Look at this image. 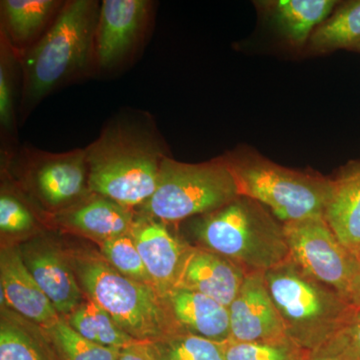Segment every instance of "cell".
I'll use <instances>...</instances> for the list:
<instances>
[{
	"mask_svg": "<svg viewBox=\"0 0 360 360\" xmlns=\"http://www.w3.org/2000/svg\"><path fill=\"white\" fill-rule=\"evenodd\" d=\"M1 310L0 360H58L46 333L37 324Z\"/></svg>",
	"mask_w": 360,
	"mask_h": 360,
	"instance_id": "obj_21",
	"label": "cell"
},
{
	"mask_svg": "<svg viewBox=\"0 0 360 360\" xmlns=\"http://www.w3.org/2000/svg\"><path fill=\"white\" fill-rule=\"evenodd\" d=\"M1 160L4 167L18 172L51 210L63 212L91 193L85 148L54 153L26 146L1 155Z\"/></svg>",
	"mask_w": 360,
	"mask_h": 360,
	"instance_id": "obj_8",
	"label": "cell"
},
{
	"mask_svg": "<svg viewBox=\"0 0 360 360\" xmlns=\"http://www.w3.org/2000/svg\"><path fill=\"white\" fill-rule=\"evenodd\" d=\"M131 234L153 288L167 298L176 288L191 246L172 236L162 222L148 215L134 220Z\"/></svg>",
	"mask_w": 360,
	"mask_h": 360,
	"instance_id": "obj_12",
	"label": "cell"
},
{
	"mask_svg": "<svg viewBox=\"0 0 360 360\" xmlns=\"http://www.w3.org/2000/svg\"><path fill=\"white\" fill-rule=\"evenodd\" d=\"M309 51L326 54L360 47V0L340 2L328 20L315 30L310 37Z\"/></svg>",
	"mask_w": 360,
	"mask_h": 360,
	"instance_id": "obj_22",
	"label": "cell"
},
{
	"mask_svg": "<svg viewBox=\"0 0 360 360\" xmlns=\"http://www.w3.org/2000/svg\"><path fill=\"white\" fill-rule=\"evenodd\" d=\"M65 321L80 335L101 347L122 350L144 343L127 335L105 310L90 298L71 312Z\"/></svg>",
	"mask_w": 360,
	"mask_h": 360,
	"instance_id": "obj_23",
	"label": "cell"
},
{
	"mask_svg": "<svg viewBox=\"0 0 360 360\" xmlns=\"http://www.w3.org/2000/svg\"><path fill=\"white\" fill-rule=\"evenodd\" d=\"M323 217L342 245L360 255V160L348 163L333 179Z\"/></svg>",
	"mask_w": 360,
	"mask_h": 360,
	"instance_id": "obj_17",
	"label": "cell"
},
{
	"mask_svg": "<svg viewBox=\"0 0 360 360\" xmlns=\"http://www.w3.org/2000/svg\"><path fill=\"white\" fill-rule=\"evenodd\" d=\"M58 360H118L122 350L101 347L77 333L65 319L42 328Z\"/></svg>",
	"mask_w": 360,
	"mask_h": 360,
	"instance_id": "obj_25",
	"label": "cell"
},
{
	"mask_svg": "<svg viewBox=\"0 0 360 360\" xmlns=\"http://www.w3.org/2000/svg\"><path fill=\"white\" fill-rule=\"evenodd\" d=\"M238 196L222 156L201 163L180 162L170 156L161 167L155 193L141 206L144 215L176 222L214 212Z\"/></svg>",
	"mask_w": 360,
	"mask_h": 360,
	"instance_id": "obj_7",
	"label": "cell"
},
{
	"mask_svg": "<svg viewBox=\"0 0 360 360\" xmlns=\"http://www.w3.org/2000/svg\"><path fill=\"white\" fill-rule=\"evenodd\" d=\"M286 335L309 354L319 350L354 309L347 298L310 277L292 260L264 272Z\"/></svg>",
	"mask_w": 360,
	"mask_h": 360,
	"instance_id": "obj_6",
	"label": "cell"
},
{
	"mask_svg": "<svg viewBox=\"0 0 360 360\" xmlns=\"http://www.w3.org/2000/svg\"><path fill=\"white\" fill-rule=\"evenodd\" d=\"M118 360H155L151 354L149 343H139L129 348H125L120 355Z\"/></svg>",
	"mask_w": 360,
	"mask_h": 360,
	"instance_id": "obj_31",
	"label": "cell"
},
{
	"mask_svg": "<svg viewBox=\"0 0 360 360\" xmlns=\"http://www.w3.org/2000/svg\"><path fill=\"white\" fill-rule=\"evenodd\" d=\"M34 215L15 194L2 189L0 195V229L4 234H20L35 226Z\"/></svg>",
	"mask_w": 360,
	"mask_h": 360,
	"instance_id": "obj_30",
	"label": "cell"
},
{
	"mask_svg": "<svg viewBox=\"0 0 360 360\" xmlns=\"http://www.w3.org/2000/svg\"><path fill=\"white\" fill-rule=\"evenodd\" d=\"M193 231L205 248L248 272H266L291 259L283 224L265 206L245 196L201 215Z\"/></svg>",
	"mask_w": 360,
	"mask_h": 360,
	"instance_id": "obj_3",
	"label": "cell"
},
{
	"mask_svg": "<svg viewBox=\"0 0 360 360\" xmlns=\"http://www.w3.org/2000/svg\"><path fill=\"white\" fill-rule=\"evenodd\" d=\"M21 75L20 52L0 33V130L2 142L9 149L1 155L15 150L13 141L16 134V96Z\"/></svg>",
	"mask_w": 360,
	"mask_h": 360,
	"instance_id": "obj_24",
	"label": "cell"
},
{
	"mask_svg": "<svg viewBox=\"0 0 360 360\" xmlns=\"http://www.w3.org/2000/svg\"><path fill=\"white\" fill-rule=\"evenodd\" d=\"M72 264L90 300L131 338L153 343L186 333L175 321L167 298L153 286L123 276L105 259L90 255L75 258Z\"/></svg>",
	"mask_w": 360,
	"mask_h": 360,
	"instance_id": "obj_4",
	"label": "cell"
},
{
	"mask_svg": "<svg viewBox=\"0 0 360 360\" xmlns=\"http://www.w3.org/2000/svg\"><path fill=\"white\" fill-rule=\"evenodd\" d=\"M167 300L182 330L217 342L231 340L229 307L210 296L186 290L172 291Z\"/></svg>",
	"mask_w": 360,
	"mask_h": 360,
	"instance_id": "obj_18",
	"label": "cell"
},
{
	"mask_svg": "<svg viewBox=\"0 0 360 360\" xmlns=\"http://www.w3.org/2000/svg\"><path fill=\"white\" fill-rule=\"evenodd\" d=\"M21 257L59 315L68 316L84 302L73 269L58 250L51 246H32Z\"/></svg>",
	"mask_w": 360,
	"mask_h": 360,
	"instance_id": "obj_15",
	"label": "cell"
},
{
	"mask_svg": "<svg viewBox=\"0 0 360 360\" xmlns=\"http://www.w3.org/2000/svg\"><path fill=\"white\" fill-rule=\"evenodd\" d=\"M85 151L90 191L129 208L153 196L170 158L153 118L142 112L116 116Z\"/></svg>",
	"mask_w": 360,
	"mask_h": 360,
	"instance_id": "obj_1",
	"label": "cell"
},
{
	"mask_svg": "<svg viewBox=\"0 0 360 360\" xmlns=\"http://www.w3.org/2000/svg\"><path fill=\"white\" fill-rule=\"evenodd\" d=\"M225 360H309V352L288 342H238L229 340L224 343Z\"/></svg>",
	"mask_w": 360,
	"mask_h": 360,
	"instance_id": "obj_28",
	"label": "cell"
},
{
	"mask_svg": "<svg viewBox=\"0 0 360 360\" xmlns=\"http://www.w3.org/2000/svg\"><path fill=\"white\" fill-rule=\"evenodd\" d=\"M155 4L103 0L94 39V70L113 72L129 63L148 37Z\"/></svg>",
	"mask_w": 360,
	"mask_h": 360,
	"instance_id": "obj_10",
	"label": "cell"
},
{
	"mask_svg": "<svg viewBox=\"0 0 360 360\" xmlns=\"http://www.w3.org/2000/svg\"><path fill=\"white\" fill-rule=\"evenodd\" d=\"M355 52H359V53H360V47H359V49H356V51Z\"/></svg>",
	"mask_w": 360,
	"mask_h": 360,
	"instance_id": "obj_34",
	"label": "cell"
},
{
	"mask_svg": "<svg viewBox=\"0 0 360 360\" xmlns=\"http://www.w3.org/2000/svg\"><path fill=\"white\" fill-rule=\"evenodd\" d=\"M338 4L335 0H274L260 2V6L279 35L295 49H302Z\"/></svg>",
	"mask_w": 360,
	"mask_h": 360,
	"instance_id": "obj_20",
	"label": "cell"
},
{
	"mask_svg": "<svg viewBox=\"0 0 360 360\" xmlns=\"http://www.w3.org/2000/svg\"><path fill=\"white\" fill-rule=\"evenodd\" d=\"M248 274L240 265L219 253L205 248H191L175 290L202 293L229 307Z\"/></svg>",
	"mask_w": 360,
	"mask_h": 360,
	"instance_id": "obj_14",
	"label": "cell"
},
{
	"mask_svg": "<svg viewBox=\"0 0 360 360\" xmlns=\"http://www.w3.org/2000/svg\"><path fill=\"white\" fill-rule=\"evenodd\" d=\"M283 229L291 260L350 302L359 260L342 245L323 215L286 222Z\"/></svg>",
	"mask_w": 360,
	"mask_h": 360,
	"instance_id": "obj_9",
	"label": "cell"
},
{
	"mask_svg": "<svg viewBox=\"0 0 360 360\" xmlns=\"http://www.w3.org/2000/svg\"><path fill=\"white\" fill-rule=\"evenodd\" d=\"M59 0H1L0 33L18 52L34 44L65 6Z\"/></svg>",
	"mask_w": 360,
	"mask_h": 360,
	"instance_id": "obj_19",
	"label": "cell"
},
{
	"mask_svg": "<svg viewBox=\"0 0 360 360\" xmlns=\"http://www.w3.org/2000/svg\"><path fill=\"white\" fill-rule=\"evenodd\" d=\"M359 260V269H357L356 276H355L354 286H352L350 302L357 309H360V255H356Z\"/></svg>",
	"mask_w": 360,
	"mask_h": 360,
	"instance_id": "obj_32",
	"label": "cell"
},
{
	"mask_svg": "<svg viewBox=\"0 0 360 360\" xmlns=\"http://www.w3.org/2000/svg\"><path fill=\"white\" fill-rule=\"evenodd\" d=\"M314 354L335 360H360V309L354 307L341 328Z\"/></svg>",
	"mask_w": 360,
	"mask_h": 360,
	"instance_id": "obj_29",
	"label": "cell"
},
{
	"mask_svg": "<svg viewBox=\"0 0 360 360\" xmlns=\"http://www.w3.org/2000/svg\"><path fill=\"white\" fill-rule=\"evenodd\" d=\"M224 343L182 333L149 347L155 360H225Z\"/></svg>",
	"mask_w": 360,
	"mask_h": 360,
	"instance_id": "obj_26",
	"label": "cell"
},
{
	"mask_svg": "<svg viewBox=\"0 0 360 360\" xmlns=\"http://www.w3.org/2000/svg\"><path fill=\"white\" fill-rule=\"evenodd\" d=\"M239 196L269 208L283 224L323 215L333 179L281 167L251 148L222 155Z\"/></svg>",
	"mask_w": 360,
	"mask_h": 360,
	"instance_id": "obj_5",
	"label": "cell"
},
{
	"mask_svg": "<svg viewBox=\"0 0 360 360\" xmlns=\"http://www.w3.org/2000/svg\"><path fill=\"white\" fill-rule=\"evenodd\" d=\"M231 340L238 342L290 341L265 283L264 272H248L236 300L229 305Z\"/></svg>",
	"mask_w": 360,
	"mask_h": 360,
	"instance_id": "obj_11",
	"label": "cell"
},
{
	"mask_svg": "<svg viewBox=\"0 0 360 360\" xmlns=\"http://www.w3.org/2000/svg\"><path fill=\"white\" fill-rule=\"evenodd\" d=\"M101 4L70 0L34 44L20 52V108L27 115L47 96L94 70V39Z\"/></svg>",
	"mask_w": 360,
	"mask_h": 360,
	"instance_id": "obj_2",
	"label": "cell"
},
{
	"mask_svg": "<svg viewBox=\"0 0 360 360\" xmlns=\"http://www.w3.org/2000/svg\"><path fill=\"white\" fill-rule=\"evenodd\" d=\"M56 220L68 229L104 241L129 233L135 219L131 208L91 193L77 205L56 213Z\"/></svg>",
	"mask_w": 360,
	"mask_h": 360,
	"instance_id": "obj_16",
	"label": "cell"
},
{
	"mask_svg": "<svg viewBox=\"0 0 360 360\" xmlns=\"http://www.w3.org/2000/svg\"><path fill=\"white\" fill-rule=\"evenodd\" d=\"M309 360H335V359H331V357H329V356H326V355L312 354L311 355H310Z\"/></svg>",
	"mask_w": 360,
	"mask_h": 360,
	"instance_id": "obj_33",
	"label": "cell"
},
{
	"mask_svg": "<svg viewBox=\"0 0 360 360\" xmlns=\"http://www.w3.org/2000/svg\"><path fill=\"white\" fill-rule=\"evenodd\" d=\"M101 250H103L104 259L113 269L120 271L123 276L139 283L148 284L153 288V281L135 245L131 231L117 238L103 241Z\"/></svg>",
	"mask_w": 360,
	"mask_h": 360,
	"instance_id": "obj_27",
	"label": "cell"
},
{
	"mask_svg": "<svg viewBox=\"0 0 360 360\" xmlns=\"http://www.w3.org/2000/svg\"><path fill=\"white\" fill-rule=\"evenodd\" d=\"M1 304L13 309L41 328H51L60 319L39 283L27 269L21 253L6 248L0 255Z\"/></svg>",
	"mask_w": 360,
	"mask_h": 360,
	"instance_id": "obj_13",
	"label": "cell"
}]
</instances>
